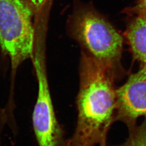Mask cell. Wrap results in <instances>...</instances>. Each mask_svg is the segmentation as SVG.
Returning <instances> with one entry per match:
<instances>
[{"mask_svg":"<svg viewBox=\"0 0 146 146\" xmlns=\"http://www.w3.org/2000/svg\"><path fill=\"white\" fill-rule=\"evenodd\" d=\"M115 75L83 52L77 106L78 122L67 146H95L107 136L116 120Z\"/></svg>","mask_w":146,"mask_h":146,"instance_id":"cell-1","label":"cell"},{"mask_svg":"<svg viewBox=\"0 0 146 146\" xmlns=\"http://www.w3.org/2000/svg\"><path fill=\"white\" fill-rule=\"evenodd\" d=\"M125 35L134 58L146 65V19L133 16Z\"/></svg>","mask_w":146,"mask_h":146,"instance_id":"cell-6","label":"cell"},{"mask_svg":"<svg viewBox=\"0 0 146 146\" xmlns=\"http://www.w3.org/2000/svg\"><path fill=\"white\" fill-rule=\"evenodd\" d=\"M124 11L130 15L146 19V0H137L134 5L125 8Z\"/></svg>","mask_w":146,"mask_h":146,"instance_id":"cell-9","label":"cell"},{"mask_svg":"<svg viewBox=\"0 0 146 146\" xmlns=\"http://www.w3.org/2000/svg\"><path fill=\"white\" fill-rule=\"evenodd\" d=\"M116 120L131 128L137 119L146 117V65L142 64L136 73L131 74L127 82L116 90Z\"/></svg>","mask_w":146,"mask_h":146,"instance_id":"cell-5","label":"cell"},{"mask_svg":"<svg viewBox=\"0 0 146 146\" xmlns=\"http://www.w3.org/2000/svg\"><path fill=\"white\" fill-rule=\"evenodd\" d=\"M5 122L2 120V119H0V146L1 145V137H2V133L3 131V128L4 127Z\"/></svg>","mask_w":146,"mask_h":146,"instance_id":"cell-10","label":"cell"},{"mask_svg":"<svg viewBox=\"0 0 146 146\" xmlns=\"http://www.w3.org/2000/svg\"><path fill=\"white\" fill-rule=\"evenodd\" d=\"M31 6L35 19L47 15L52 5V0H27Z\"/></svg>","mask_w":146,"mask_h":146,"instance_id":"cell-8","label":"cell"},{"mask_svg":"<svg viewBox=\"0 0 146 146\" xmlns=\"http://www.w3.org/2000/svg\"><path fill=\"white\" fill-rule=\"evenodd\" d=\"M107 139H104L103 141H101V142L100 143V146H107Z\"/></svg>","mask_w":146,"mask_h":146,"instance_id":"cell-11","label":"cell"},{"mask_svg":"<svg viewBox=\"0 0 146 146\" xmlns=\"http://www.w3.org/2000/svg\"><path fill=\"white\" fill-rule=\"evenodd\" d=\"M38 84L36 102L33 114V124L39 146H67L63 131L54 110L47 80L44 58L33 59Z\"/></svg>","mask_w":146,"mask_h":146,"instance_id":"cell-4","label":"cell"},{"mask_svg":"<svg viewBox=\"0 0 146 146\" xmlns=\"http://www.w3.org/2000/svg\"><path fill=\"white\" fill-rule=\"evenodd\" d=\"M69 26L86 53L115 76L121 70L123 38L109 21L89 4L76 1Z\"/></svg>","mask_w":146,"mask_h":146,"instance_id":"cell-2","label":"cell"},{"mask_svg":"<svg viewBox=\"0 0 146 146\" xmlns=\"http://www.w3.org/2000/svg\"><path fill=\"white\" fill-rule=\"evenodd\" d=\"M35 14L27 0H0V46L15 70L34 55Z\"/></svg>","mask_w":146,"mask_h":146,"instance_id":"cell-3","label":"cell"},{"mask_svg":"<svg viewBox=\"0 0 146 146\" xmlns=\"http://www.w3.org/2000/svg\"><path fill=\"white\" fill-rule=\"evenodd\" d=\"M129 129V137L121 146H146V117L140 125Z\"/></svg>","mask_w":146,"mask_h":146,"instance_id":"cell-7","label":"cell"}]
</instances>
